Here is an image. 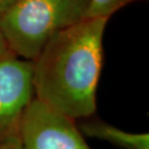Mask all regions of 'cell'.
Wrapping results in <instances>:
<instances>
[{
    "mask_svg": "<svg viewBox=\"0 0 149 149\" xmlns=\"http://www.w3.org/2000/svg\"><path fill=\"white\" fill-rule=\"evenodd\" d=\"M108 17H86L59 31L33 61L35 98L74 119L96 111Z\"/></svg>",
    "mask_w": 149,
    "mask_h": 149,
    "instance_id": "1",
    "label": "cell"
},
{
    "mask_svg": "<svg viewBox=\"0 0 149 149\" xmlns=\"http://www.w3.org/2000/svg\"><path fill=\"white\" fill-rule=\"evenodd\" d=\"M90 0H19L2 13V28L14 54L33 61L59 31L88 17Z\"/></svg>",
    "mask_w": 149,
    "mask_h": 149,
    "instance_id": "2",
    "label": "cell"
},
{
    "mask_svg": "<svg viewBox=\"0 0 149 149\" xmlns=\"http://www.w3.org/2000/svg\"><path fill=\"white\" fill-rule=\"evenodd\" d=\"M33 96V62L14 53L0 58V145L22 149V122Z\"/></svg>",
    "mask_w": 149,
    "mask_h": 149,
    "instance_id": "3",
    "label": "cell"
},
{
    "mask_svg": "<svg viewBox=\"0 0 149 149\" xmlns=\"http://www.w3.org/2000/svg\"><path fill=\"white\" fill-rule=\"evenodd\" d=\"M20 141L22 149H91L74 119L36 98L23 115Z\"/></svg>",
    "mask_w": 149,
    "mask_h": 149,
    "instance_id": "4",
    "label": "cell"
},
{
    "mask_svg": "<svg viewBox=\"0 0 149 149\" xmlns=\"http://www.w3.org/2000/svg\"><path fill=\"white\" fill-rule=\"evenodd\" d=\"M79 129L85 136L108 141L121 149H149V135L145 133H128L101 120L81 122Z\"/></svg>",
    "mask_w": 149,
    "mask_h": 149,
    "instance_id": "5",
    "label": "cell"
},
{
    "mask_svg": "<svg viewBox=\"0 0 149 149\" xmlns=\"http://www.w3.org/2000/svg\"><path fill=\"white\" fill-rule=\"evenodd\" d=\"M136 1L141 0H90L88 17L109 19L118 10Z\"/></svg>",
    "mask_w": 149,
    "mask_h": 149,
    "instance_id": "6",
    "label": "cell"
},
{
    "mask_svg": "<svg viewBox=\"0 0 149 149\" xmlns=\"http://www.w3.org/2000/svg\"><path fill=\"white\" fill-rule=\"evenodd\" d=\"M13 53L9 49L7 40L5 38L4 32L2 28V12L0 11V58L4 57V56Z\"/></svg>",
    "mask_w": 149,
    "mask_h": 149,
    "instance_id": "7",
    "label": "cell"
},
{
    "mask_svg": "<svg viewBox=\"0 0 149 149\" xmlns=\"http://www.w3.org/2000/svg\"><path fill=\"white\" fill-rule=\"evenodd\" d=\"M19 1V0H0V11L5 12L7 11L9 8H11L14 4Z\"/></svg>",
    "mask_w": 149,
    "mask_h": 149,
    "instance_id": "8",
    "label": "cell"
},
{
    "mask_svg": "<svg viewBox=\"0 0 149 149\" xmlns=\"http://www.w3.org/2000/svg\"><path fill=\"white\" fill-rule=\"evenodd\" d=\"M0 149H20V148L11 147V146H5V145H0Z\"/></svg>",
    "mask_w": 149,
    "mask_h": 149,
    "instance_id": "9",
    "label": "cell"
}]
</instances>
